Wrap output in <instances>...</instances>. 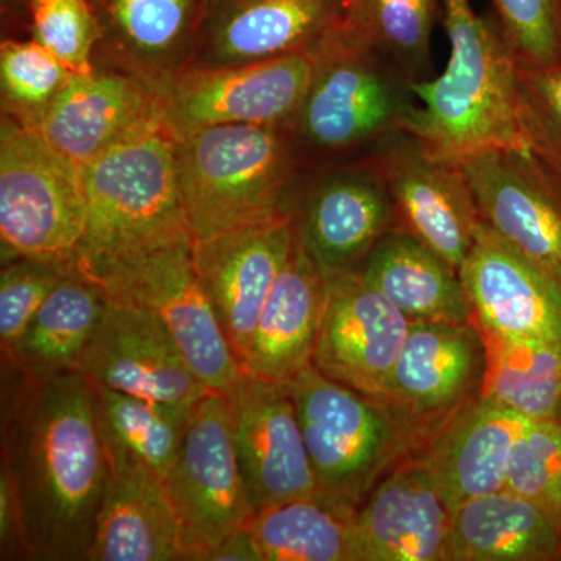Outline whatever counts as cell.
<instances>
[{
    "instance_id": "obj_1",
    "label": "cell",
    "mask_w": 561,
    "mask_h": 561,
    "mask_svg": "<svg viewBox=\"0 0 561 561\" xmlns=\"http://www.w3.org/2000/svg\"><path fill=\"white\" fill-rule=\"evenodd\" d=\"M14 378L3 393L0 472L25 560L87 561L111 476L92 383L80 371Z\"/></svg>"
},
{
    "instance_id": "obj_2",
    "label": "cell",
    "mask_w": 561,
    "mask_h": 561,
    "mask_svg": "<svg viewBox=\"0 0 561 561\" xmlns=\"http://www.w3.org/2000/svg\"><path fill=\"white\" fill-rule=\"evenodd\" d=\"M448 66L412 83L416 105L408 133L434 157L463 161L497 149L527 151L518 114V60L496 16L470 0H445Z\"/></svg>"
},
{
    "instance_id": "obj_3",
    "label": "cell",
    "mask_w": 561,
    "mask_h": 561,
    "mask_svg": "<svg viewBox=\"0 0 561 561\" xmlns=\"http://www.w3.org/2000/svg\"><path fill=\"white\" fill-rule=\"evenodd\" d=\"M87 230L77 271L88 278L136 254L194 239L181 197L176 140L158 128L81 168Z\"/></svg>"
},
{
    "instance_id": "obj_4",
    "label": "cell",
    "mask_w": 561,
    "mask_h": 561,
    "mask_svg": "<svg viewBox=\"0 0 561 561\" xmlns=\"http://www.w3.org/2000/svg\"><path fill=\"white\" fill-rule=\"evenodd\" d=\"M298 147L287 128L214 125L176 140L181 197L194 239L294 214Z\"/></svg>"
},
{
    "instance_id": "obj_5",
    "label": "cell",
    "mask_w": 561,
    "mask_h": 561,
    "mask_svg": "<svg viewBox=\"0 0 561 561\" xmlns=\"http://www.w3.org/2000/svg\"><path fill=\"white\" fill-rule=\"evenodd\" d=\"M316 68L290 133L320 157H360L408 131L416 108L412 83L345 25L313 49Z\"/></svg>"
},
{
    "instance_id": "obj_6",
    "label": "cell",
    "mask_w": 561,
    "mask_h": 561,
    "mask_svg": "<svg viewBox=\"0 0 561 561\" xmlns=\"http://www.w3.org/2000/svg\"><path fill=\"white\" fill-rule=\"evenodd\" d=\"M316 479L317 496L356 513L371 490L409 454L419 451L376 398L311 367L289 383Z\"/></svg>"
},
{
    "instance_id": "obj_7",
    "label": "cell",
    "mask_w": 561,
    "mask_h": 561,
    "mask_svg": "<svg viewBox=\"0 0 561 561\" xmlns=\"http://www.w3.org/2000/svg\"><path fill=\"white\" fill-rule=\"evenodd\" d=\"M87 230L81 168L55 149L38 128L2 117L0 130V241L2 264L51 262L77 268Z\"/></svg>"
},
{
    "instance_id": "obj_8",
    "label": "cell",
    "mask_w": 561,
    "mask_h": 561,
    "mask_svg": "<svg viewBox=\"0 0 561 561\" xmlns=\"http://www.w3.org/2000/svg\"><path fill=\"white\" fill-rule=\"evenodd\" d=\"M312 50L232 66L190 65L151 84L165 130L175 140L214 125L290 130L311 83Z\"/></svg>"
},
{
    "instance_id": "obj_9",
    "label": "cell",
    "mask_w": 561,
    "mask_h": 561,
    "mask_svg": "<svg viewBox=\"0 0 561 561\" xmlns=\"http://www.w3.org/2000/svg\"><path fill=\"white\" fill-rule=\"evenodd\" d=\"M164 491L179 526L183 560H208L228 537L250 526L254 511L220 391H208L192 408Z\"/></svg>"
},
{
    "instance_id": "obj_10",
    "label": "cell",
    "mask_w": 561,
    "mask_h": 561,
    "mask_svg": "<svg viewBox=\"0 0 561 561\" xmlns=\"http://www.w3.org/2000/svg\"><path fill=\"white\" fill-rule=\"evenodd\" d=\"M90 279L110 300L154 313L206 389L225 391L242 375L198 278L194 239L116 262Z\"/></svg>"
},
{
    "instance_id": "obj_11",
    "label": "cell",
    "mask_w": 561,
    "mask_h": 561,
    "mask_svg": "<svg viewBox=\"0 0 561 561\" xmlns=\"http://www.w3.org/2000/svg\"><path fill=\"white\" fill-rule=\"evenodd\" d=\"M486 343L474 321H412L408 341L376 400L419 451L483 394Z\"/></svg>"
},
{
    "instance_id": "obj_12",
    "label": "cell",
    "mask_w": 561,
    "mask_h": 561,
    "mask_svg": "<svg viewBox=\"0 0 561 561\" xmlns=\"http://www.w3.org/2000/svg\"><path fill=\"white\" fill-rule=\"evenodd\" d=\"M364 154L386 181L397 230L459 271L482 221L460 162L434 157L408 131L390 135Z\"/></svg>"
},
{
    "instance_id": "obj_13",
    "label": "cell",
    "mask_w": 561,
    "mask_h": 561,
    "mask_svg": "<svg viewBox=\"0 0 561 561\" xmlns=\"http://www.w3.org/2000/svg\"><path fill=\"white\" fill-rule=\"evenodd\" d=\"M77 371L98 386L173 408L192 409L210 391L154 313L110 298Z\"/></svg>"
},
{
    "instance_id": "obj_14",
    "label": "cell",
    "mask_w": 561,
    "mask_h": 561,
    "mask_svg": "<svg viewBox=\"0 0 561 561\" xmlns=\"http://www.w3.org/2000/svg\"><path fill=\"white\" fill-rule=\"evenodd\" d=\"M220 393L230 411L236 454L254 513L279 502L317 496L289 387L242 373Z\"/></svg>"
},
{
    "instance_id": "obj_15",
    "label": "cell",
    "mask_w": 561,
    "mask_h": 561,
    "mask_svg": "<svg viewBox=\"0 0 561 561\" xmlns=\"http://www.w3.org/2000/svg\"><path fill=\"white\" fill-rule=\"evenodd\" d=\"M295 245L294 214L214 238L194 239L198 278L241 368L262 308Z\"/></svg>"
},
{
    "instance_id": "obj_16",
    "label": "cell",
    "mask_w": 561,
    "mask_h": 561,
    "mask_svg": "<svg viewBox=\"0 0 561 561\" xmlns=\"http://www.w3.org/2000/svg\"><path fill=\"white\" fill-rule=\"evenodd\" d=\"M411 324L359 272L324 278L312 367L343 386L378 398L404 348Z\"/></svg>"
},
{
    "instance_id": "obj_17",
    "label": "cell",
    "mask_w": 561,
    "mask_h": 561,
    "mask_svg": "<svg viewBox=\"0 0 561 561\" xmlns=\"http://www.w3.org/2000/svg\"><path fill=\"white\" fill-rule=\"evenodd\" d=\"M481 219L561 287V190L529 151L460 161Z\"/></svg>"
},
{
    "instance_id": "obj_18",
    "label": "cell",
    "mask_w": 561,
    "mask_h": 561,
    "mask_svg": "<svg viewBox=\"0 0 561 561\" xmlns=\"http://www.w3.org/2000/svg\"><path fill=\"white\" fill-rule=\"evenodd\" d=\"M459 275L479 330L561 346V287L483 220Z\"/></svg>"
},
{
    "instance_id": "obj_19",
    "label": "cell",
    "mask_w": 561,
    "mask_h": 561,
    "mask_svg": "<svg viewBox=\"0 0 561 561\" xmlns=\"http://www.w3.org/2000/svg\"><path fill=\"white\" fill-rule=\"evenodd\" d=\"M295 225L323 278L359 272L376 243L397 230L386 181L365 154L313 184Z\"/></svg>"
},
{
    "instance_id": "obj_20",
    "label": "cell",
    "mask_w": 561,
    "mask_h": 561,
    "mask_svg": "<svg viewBox=\"0 0 561 561\" xmlns=\"http://www.w3.org/2000/svg\"><path fill=\"white\" fill-rule=\"evenodd\" d=\"M353 527L354 561H451L453 507L419 451L371 490Z\"/></svg>"
},
{
    "instance_id": "obj_21",
    "label": "cell",
    "mask_w": 561,
    "mask_h": 561,
    "mask_svg": "<svg viewBox=\"0 0 561 561\" xmlns=\"http://www.w3.org/2000/svg\"><path fill=\"white\" fill-rule=\"evenodd\" d=\"M164 127L157 92L128 70H92L66 84L38 130L83 168L122 144Z\"/></svg>"
},
{
    "instance_id": "obj_22",
    "label": "cell",
    "mask_w": 561,
    "mask_h": 561,
    "mask_svg": "<svg viewBox=\"0 0 561 561\" xmlns=\"http://www.w3.org/2000/svg\"><path fill=\"white\" fill-rule=\"evenodd\" d=\"M348 0H230L208 11L192 65H249L316 49L345 25Z\"/></svg>"
},
{
    "instance_id": "obj_23",
    "label": "cell",
    "mask_w": 561,
    "mask_h": 561,
    "mask_svg": "<svg viewBox=\"0 0 561 561\" xmlns=\"http://www.w3.org/2000/svg\"><path fill=\"white\" fill-rule=\"evenodd\" d=\"M529 423L482 394L420 449L453 508L505 489L513 449Z\"/></svg>"
},
{
    "instance_id": "obj_24",
    "label": "cell",
    "mask_w": 561,
    "mask_h": 561,
    "mask_svg": "<svg viewBox=\"0 0 561 561\" xmlns=\"http://www.w3.org/2000/svg\"><path fill=\"white\" fill-rule=\"evenodd\" d=\"M101 44L121 69L153 84L192 65L201 47L208 0H92Z\"/></svg>"
},
{
    "instance_id": "obj_25",
    "label": "cell",
    "mask_w": 561,
    "mask_h": 561,
    "mask_svg": "<svg viewBox=\"0 0 561 561\" xmlns=\"http://www.w3.org/2000/svg\"><path fill=\"white\" fill-rule=\"evenodd\" d=\"M324 301V278L295 245L262 308L242 373L287 386L311 367Z\"/></svg>"
},
{
    "instance_id": "obj_26",
    "label": "cell",
    "mask_w": 561,
    "mask_h": 561,
    "mask_svg": "<svg viewBox=\"0 0 561 561\" xmlns=\"http://www.w3.org/2000/svg\"><path fill=\"white\" fill-rule=\"evenodd\" d=\"M183 560L164 483L131 468H111L87 561Z\"/></svg>"
},
{
    "instance_id": "obj_27",
    "label": "cell",
    "mask_w": 561,
    "mask_h": 561,
    "mask_svg": "<svg viewBox=\"0 0 561 561\" xmlns=\"http://www.w3.org/2000/svg\"><path fill=\"white\" fill-rule=\"evenodd\" d=\"M359 273L411 321H471L459 271L409 232L383 236Z\"/></svg>"
},
{
    "instance_id": "obj_28",
    "label": "cell",
    "mask_w": 561,
    "mask_h": 561,
    "mask_svg": "<svg viewBox=\"0 0 561 561\" xmlns=\"http://www.w3.org/2000/svg\"><path fill=\"white\" fill-rule=\"evenodd\" d=\"M561 560V523L513 491L453 508L451 561Z\"/></svg>"
},
{
    "instance_id": "obj_29",
    "label": "cell",
    "mask_w": 561,
    "mask_h": 561,
    "mask_svg": "<svg viewBox=\"0 0 561 561\" xmlns=\"http://www.w3.org/2000/svg\"><path fill=\"white\" fill-rule=\"evenodd\" d=\"M105 291L79 271L68 273L36 313L3 368L24 378L79 370L81 356L105 311Z\"/></svg>"
},
{
    "instance_id": "obj_30",
    "label": "cell",
    "mask_w": 561,
    "mask_h": 561,
    "mask_svg": "<svg viewBox=\"0 0 561 561\" xmlns=\"http://www.w3.org/2000/svg\"><path fill=\"white\" fill-rule=\"evenodd\" d=\"M92 393L110 468H131L164 483L183 445L192 409L173 408L98 383H92Z\"/></svg>"
},
{
    "instance_id": "obj_31",
    "label": "cell",
    "mask_w": 561,
    "mask_h": 561,
    "mask_svg": "<svg viewBox=\"0 0 561 561\" xmlns=\"http://www.w3.org/2000/svg\"><path fill=\"white\" fill-rule=\"evenodd\" d=\"M354 513L320 496L279 502L250 523L264 561H354Z\"/></svg>"
},
{
    "instance_id": "obj_32",
    "label": "cell",
    "mask_w": 561,
    "mask_h": 561,
    "mask_svg": "<svg viewBox=\"0 0 561 561\" xmlns=\"http://www.w3.org/2000/svg\"><path fill=\"white\" fill-rule=\"evenodd\" d=\"M482 334L489 360L483 397L526 419L561 423V346Z\"/></svg>"
},
{
    "instance_id": "obj_33",
    "label": "cell",
    "mask_w": 561,
    "mask_h": 561,
    "mask_svg": "<svg viewBox=\"0 0 561 561\" xmlns=\"http://www.w3.org/2000/svg\"><path fill=\"white\" fill-rule=\"evenodd\" d=\"M438 0H348L346 31L411 83L430 79Z\"/></svg>"
},
{
    "instance_id": "obj_34",
    "label": "cell",
    "mask_w": 561,
    "mask_h": 561,
    "mask_svg": "<svg viewBox=\"0 0 561 561\" xmlns=\"http://www.w3.org/2000/svg\"><path fill=\"white\" fill-rule=\"evenodd\" d=\"M72 76L38 41H3L0 47L3 116L39 128Z\"/></svg>"
},
{
    "instance_id": "obj_35",
    "label": "cell",
    "mask_w": 561,
    "mask_h": 561,
    "mask_svg": "<svg viewBox=\"0 0 561 561\" xmlns=\"http://www.w3.org/2000/svg\"><path fill=\"white\" fill-rule=\"evenodd\" d=\"M518 114L527 151L561 190V62L518 65Z\"/></svg>"
},
{
    "instance_id": "obj_36",
    "label": "cell",
    "mask_w": 561,
    "mask_h": 561,
    "mask_svg": "<svg viewBox=\"0 0 561 561\" xmlns=\"http://www.w3.org/2000/svg\"><path fill=\"white\" fill-rule=\"evenodd\" d=\"M33 39L50 50L72 73L94 70L101 25L92 0H27Z\"/></svg>"
},
{
    "instance_id": "obj_37",
    "label": "cell",
    "mask_w": 561,
    "mask_h": 561,
    "mask_svg": "<svg viewBox=\"0 0 561 561\" xmlns=\"http://www.w3.org/2000/svg\"><path fill=\"white\" fill-rule=\"evenodd\" d=\"M505 490L540 505L561 523V423L530 420L513 449Z\"/></svg>"
},
{
    "instance_id": "obj_38",
    "label": "cell",
    "mask_w": 561,
    "mask_h": 561,
    "mask_svg": "<svg viewBox=\"0 0 561 561\" xmlns=\"http://www.w3.org/2000/svg\"><path fill=\"white\" fill-rule=\"evenodd\" d=\"M77 268L51 262L13 260L0 273V348L11 356L55 287Z\"/></svg>"
},
{
    "instance_id": "obj_39",
    "label": "cell",
    "mask_w": 561,
    "mask_h": 561,
    "mask_svg": "<svg viewBox=\"0 0 561 561\" xmlns=\"http://www.w3.org/2000/svg\"><path fill=\"white\" fill-rule=\"evenodd\" d=\"M518 65L561 62V0H491Z\"/></svg>"
},
{
    "instance_id": "obj_40",
    "label": "cell",
    "mask_w": 561,
    "mask_h": 561,
    "mask_svg": "<svg viewBox=\"0 0 561 561\" xmlns=\"http://www.w3.org/2000/svg\"><path fill=\"white\" fill-rule=\"evenodd\" d=\"M206 561H264L250 526L236 531L209 553Z\"/></svg>"
},
{
    "instance_id": "obj_41",
    "label": "cell",
    "mask_w": 561,
    "mask_h": 561,
    "mask_svg": "<svg viewBox=\"0 0 561 561\" xmlns=\"http://www.w3.org/2000/svg\"><path fill=\"white\" fill-rule=\"evenodd\" d=\"M230 2V0H208V11L214 7L221 5V3Z\"/></svg>"
}]
</instances>
